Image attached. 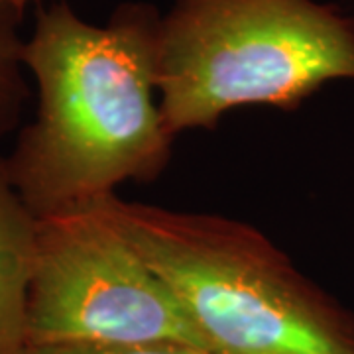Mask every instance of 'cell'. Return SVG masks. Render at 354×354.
I'll return each mask as SVG.
<instances>
[{"instance_id":"obj_1","label":"cell","mask_w":354,"mask_h":354,"mask_svg":"<svg viewBox=\"0 0 354 354\" xmlns=\"http://www.w3.org/2000/svg\"><path fill=\"white\" fill-rule=\"evenodd\" d=\"M160 20L150 2H122L104 26L85 22L67 0L38 10L22 53L36 114L6 158L38 218L167 167L176 138L156 101Z\"/></svg>"},{"instance_id":"obj_2","label":"cell","mask_w":354,"mask_h":354,"mask_svg":"<svg viewBox=\"0 0 354 354\" xmlns=\"http://www.w3.org/2000/svg\"><path fill=\"white\" fill-rule=\"evenodd\" d=\"M211 354H354V315L258 228L102 197Z\"/></svg>"},{"instance_id":"obj_3","label":"cell","mask_w":354,"mask_h":354,"mask_svg":"<svg viewBox=\"0 0 354 354\" xmlns=\"http://www.w3.org/2000/svg\"><path fill=\"white\" fill-rule=\"evenodd\" d=\"M354 79V18L319 0H176L162 16L156 88L169 134L213 130L232 109L295 111Z\"/></svg>"},{"instance_id":"obj_4","label":"cell","mask_w":354,"mask_h":354,"mask_svg":"<svg viewBox=\"0 0 354 354\" xmlns=\"http://www.w3.org/2000/svg\"><path fill=\"white\" fill-rule=\"evenodd\" d=\"M205 348L174 291L128 242L102 199L39 218L26 346Z\"/></svg>"},{"instance_id":"obj_5","label":"cell","mask_w":354,"mask_h":354,"mask_svg":"<svg viewBox=\"0 0 354 354\" xmlns=\"http://www.w3.org/2000/svg\"><path fill=\"white\" fill-rule=\"evenodd\" d=\"M38 227L39 218L16 189L6 158H0V354H18L26 346Z\"/></svg>"},{"instance_id":"obj_6","label":"cell","mask_w":354,"mask_h":354,"mask_svg":"<svg viewBox=\"0 0 354 354\" xmlns=\"http://www.w3.org/2000/svg\"><path fill=\"white\" fill-rule=\"evenodd\" d=\"M24 10L0 6V138L22 120L30 87L26 81L24 41L20 34Z\"/></svg>"},{"instance_id":"obj_7","label":"cell","mask_w":354,"mask_h":354,"mask_svg":"<svg viewBox=\"0 0 354 354\" xmlns=\"http://www.w3.org/2000/svg\"><path fill=\"white\" fill-rule=\"evenodd\" d=\"M18 354H211L197 346L187 344H148V346H79V344H44V346H24Z\"/></svg>"},{"instance_id":"obj_8","label":"cell","mask_w":354,"mask_h":354,"mask_svg":"<svg viewBox=\"0 0 354 354\" xmlns=\"http://www.w3.org/2000/svg\"><path fill=\"white\" fill-rule=\"evenodd\" d=\"M28 2H32V0H0V6H14V8L24 10Z\"/></svg>"},{"instance_id":"obj_9","label":"cell","mask_w":354,"mask_h":354,"mask_svg":"<svg viewBox=\"0 0 354 354\" xmlns=\"http://www.w3.org/2000/svg\"><path fill=\"white\" fill-rule=\"evenodd\" d=\"M353 2H354V0H353Z\"/></svg>"}]
</instances>
